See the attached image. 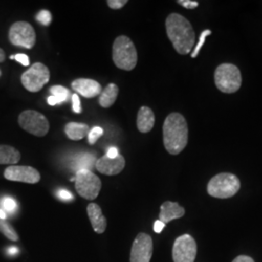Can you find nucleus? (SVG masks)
<instances>
[{"label":"nucleus","instance_id":"1","mask_svg":"<svg viewBox=\"0 0 262 262\" xmlns=\"http://www.w3.org/2000/svg\"><path fill=\"white\" fill-rule=\"evenodd\" d=\"M166 33L180 55L190 53L195 43V33L190 23L180 14H170L165 20Z\"/></svg>","mask_w":262,"mask_h":262},{"label":"nucleus","instance_id":"2","mask_svg":"<svg viewBox=\"0 0 262 262\" xmlns=\"http://www.w3.org/2000/svg\"><path fill=\"white\" fill-rule=\"evenodd\" d=\"M188 126L180 113H171L163 123V143L170 155H179L187 147Z\"/></svg>","mask_w":262,"mask_h":262},{"label":"nucleus","instance_id":"3","mask_svg":"<svg viewBox=\"0 0 262 262\" xmlns=\"http://www.w3.org/2000/svg\"><path fill=\"white\" fill-rule=\"evenodd\" d=\"M112 58L116 66L122 70L131 71L135 68L138 56L130 38L125 35L116 38L113 43Z\"/></svg>","mask_w":262,"mask_h":262},{"label":"nucleus","instance_id":"4","mask_svg":"<svg viewBox=\"0 0 262 262\" xmlns=\"http://www.w3.org/2000/svg\"><path fill=\"white\" fill-rule=\"evenodd\" d=\"M241 187L237 176L231 173H221L210 180L207 191L211 196L226 199L234 196Z\"/></svg>","mask_w":262,"mask_h":262},{"label":"nucleus","instance_id":"5","mask_svg":"<svg viewBox=\"0 0 262 262\" xmlns=\"http://www.w3.org/2000/svg\"><path fill=\"white\" fill-rule=\"evenodd\" d=\"M216 88L225 94H234L242 84V76L239 68L231 63L217 66L215 71Z\"/></svg>","mask_w":262,"mask_h":262},{"label":"nucleus","instance_id":"6","mask_svg":"<svg viewBox=\"0 0 262 262\" xmlns=\"http://www.w3.org/2000/svg\"><path fill=\"white\" fill-rule=\"evenodd\" d=\"M75 187L80 196L94 200L100 192L101 181L92 170H79L76 172Z\"/></svg>","mask_w":262,"mask_h":262},{"label":"nucleus","instance_id":"7","mask_svg":"<svg viewBox=\"0 0 262 262\" xmlns=\"http://www.w3.org/2000/svg\"><path fill=\"white\" fill-rule=\"evenodd\" d=\"M50 70L41 62H35L20 77L21 84L30 93L40 92L50 81Z\"/></svg>","mask_w":262,"mask_h":262},{"label":"nucleus","instance_id":"8","mask_svg":"<svg viewBox=\"0 0 262 262\" xmlns=\"http://www.w3.org/2000/svg\"><path fill=\"white\" fill-rule=\"evenodd\" d=\"M18 122L24 130L37 137L45 136L50 129L47 118L42 113L34 110H26L20 113Z\"/></svg>","mask_w":262,"mask_h":262},{"label":"nucleus","instance_id":"9","mask_svg":"<svg viewBox=\"0 0 262 262\" xmlns=\"http://www.w3.org/2000/svg\"><path fill=\"white\" fill-rule=\"evenodd\" d=\"M9 41L15 46L32 49L36 42L35 30L27 21H17L10 28Z\"/></svg>","mask_w":262,"mask_h":262},{"label":"nucleus","instance_id":"10","mask_svg":"<svg viewBox=\"0 0 262 262\" xmlns=\"http://www.w3.org/2000/svg\"><path fill=\"white\" fill-rule=\"evenodd\" d=\"M196 253V242L190 235H182L175 240L172 251L174 262H194Z\"/></svg>","mask_w":262,"mask_h":262},{"label":"nucleus","instance_id":"11","mask_svg":"<svg viewBox=\"0 0 262 262\" xmlns=\"http://www.w3.org/2000/svg\"><path fill=\"white\" fill-rule=\"evenodd\" d=\"M152 249V240L150 235L139 233L132 244L130 262H150Z\"/></svg>","mask_w":262,"mask_h":262},{"label":"nucleus","instance_id":"12","mask_svg":"<svg viewBox=\"0 0 262 262\" xmlns=\"http://www.w3.org/2000/svg\"><path fill=\"white\" fill-rule=\"evenodd\" d=\"M4 177L13 182H20L26 184H36L40 179V173L31 166L11 165L4 171Z\"/></svg>","mask_w":262,"mask_h":262},{"label":"nucleus","instance_id":"13","mask_svg":"<svg viewBox=\"0 0 262 262\" xmlns=\"http://www.w3.org/2000/svg\"><path fill=\"white\" fill-rule=\"evenodd\" d=\"M125 166V159L122 155H119L115 159H110L106 155L96 160L95 168L101 174L107 176L118 175L122 172Z\"/></svg>","mask_w":262,"mask_h":262},{"label":"nucleus","instance_id":"14","mask_svg":"<svg viewBox=\"0 0 262 262\" xmlns=\"http://www.w3.org/2000/svg\"><path fill=\"white\" fill-rule=\"evenodd\" d=\"M71 86L76 93L85 98L96 97L97 95H100L103 90L101 84L92 79H77L72 82Z\"/></svg>","mask_w":262,"mask_h":262},{"label":"nucleus","instance_id":"15","mask_svg":"<svg viewBox=\"0 0 262 262\" xmlns=\"http://www.w3.org/2000/svg\"><path fill=\"white\" fill-rule=\"evenodd\" d=\"M185 213H186L185 209L180 206L177 202L166 201L160 206L159 221H161L164 224H167L173 220L184 216Z\"/></svg>","mask_w":262,"mask_h":262},{"label":"nucleus","instance_id":"16","mask_svg":"<svg viewBox=\"0 0 262 262\" xmlns=\"http://www.w3.org/2000/svg\"><path fill=\"white\" fill-rule=\"evenodd\" d=\"M86 211L94 231L98 234L103 233L107 226V221L104 216L101 208L95 203H91L86 207Z\"/></svg>","mask_w":262,"mask_h":262},{"label":"nucleus","instance_id":"17","mask_svg":"<svg viewBox=\"0 0 262 262\" xmlns=\"http://www.w3.org/2000/svg\"><path fill=\"white\" fill-rule=\"evenodd\" d=\"M155 122H156V118L152 110L147 106L141 107L140 110L137 114V122H136L138 130L142 133L150 132L155 125Z\"/></svg>","mask_w":262,"mask_h":262},{"label":"nucleus","instance_id":"18","mask_svg":"<svg viewBox=\"0 0 262 262\" xmlns=\"http://www.w3.org/2000/svg\"><path fill=\"white\" fill-rule=\"evenodd\" d=\"M66 136L71 140L78 141L84 139L90 132V126L81 122H69L64 127Z\"/></svg>","mask_w":262,"mask_h":262},{"label":"nucleus","instance_id":"19","mask_svg":"<svg viewBox=\"0 0 262 262\" xmlns=\"http://www.w3.org/2000/svg\"><path fill=\"white\" fill-rule=\"evenodd\" d=\"M119 95V86L116 84H109L99 95V105L103 108H109L116 102Z\"/></svg>","mask_w":262,"mask_h":262},{"label":"nucleus","instance_id":"20","mask_svg":"<svg viewBox=\"0 0 262 262\" xmlns=\"http://www.w3.org/2000/svg\"><path fill=\"white\" fill-rule=\"evenodd\" d=\"M20 159L19 150L12 146L0 145V164L15 165Z\"/></svg>","mask_w":262,"mask_h":262},{"label":"nucleus","instance_id":"21","mask_svg":"<svg viewBox=\"0 0 262 262\" xmlns=\"http://www.w3.org/2000/svg\"><path fill=\"white\" fill-rule=\"evenodd\" d=\"M95 157L92 154H82L78 157V159H76L75 164H74V168L79 171V170H91L93 164L94 162H96ZM76 171V172H77Z\"/></svg>","mask_w":262,"mask_h":262},{"label":"nucleus","instance_id":"22","mask_svg":"<svg viewBox=\"0 0 262 262\" xmlns=\"http://www.w3.org/2000/svg\"><path fill=\"white\" fill-rule=\"evenodd\" d=\"M50 93L52 96H55L56 99L59 101V103H62L68 99V96L70 95L69 90H67L62 85H53L50 89Z\"/></svg>","mask_w":262,"mask_h":262},{"label":"nucleus","instance_id":"23","mask_svg":"<svg viewBox=\"0 0 262 262\" xmlns=\"http://www.w3.org/2000/svg\"><path fill=\"white\" fill-rule=\"evenodd\" d=\"M0 232L4 236H6L11 241L16 242L19 240V236L14 230V228L4 221H0Z\"/></svg>","mask_w":262,"mask_h":262},{"label":"nucleus","instance_id":"24","mask_svg":"<svg viewBox=\"0 0 262 262\" xmlns=\"http://www.w3.org/2000/svg\"><path fill=\"white\" fill-rule=\"evenodd\" d=\"M52 14L48 10H41L37 15H36V19L41 25L49 27L52 24Z\"/></svg>","mask_w":262,"mask_h":262},{"label":"nucleus","instance_id":"25","mask_svg":"<svg viewBox=\"0 0 262 262\" xmlns=\"http://www.w3.org/2000/svg\"><path fill=\"white\" fill-rule=\"evenodd\" d=\"M103 129L101 127L94 126V128H92L90 132H89V134H88L89 143L91 145H94L96 143V141L98 140L103 135Z\"/></svg>","mask_w":262,"mask_h":262},{"label":"nucleus","instance_id":"26","mask_svg":"<svg viewBox=\"0 0 262 262\" xmlns=\"http://www.w3.org/2000/svg\"><path fill=\"white\" fill-rule=\"evenodd\" d=\"M1 205L3 207V209L9 213H14L17 208H18V204L15 201V199H13L12 197H4L2 199Z\"/></svg>","mask_w":262,"mask_h":262},{"label":"nucleus","instance_id":"27","mask_svg":"<svg viewBox=\"0 0 262 262\" xmlns=\"http://www.w3.org/2000/svg\"><path fill=\"white\" fill-rule=\"evenodd\" d=\"M211 33H212V32H211V30H209V29L204 30V31L201 33V35H200V37H199L198 44H197L196 47H195V49L193 50V52H192V54H191V57H192V58L196 57L197 55H198V54H199V52H200V49L202 48V46H203V45H204V43H205V40H206L207 36H209Z\"/></svg>","mask_w":262,"mask_h":262},{"label":"nucleus","instance_id":"28","mask_svg":"<svg viewBox=\"0 0 262 262\" xmlns=\"http://www.w3.org/2000/svg\"><path fill=\"white\" fill-rule=\"evenodd\" d=\"M107 4L111 9H121L127 4V0H108Z\"/></svg>","mask_w":262,"mask_h":262},{"label":"nucleus","instance_id":"29","mask_svg":"<svg viewBox=\"0 0 262 262\" xmlns=\"http://www.w3.org/2000/svg\"><path fill=\"white\" fill-rule=\"evenodd\" d=\"M57 197L60 199V200H63V201H71L74 199L73 194L67 190V189H59L57 191Z\"/></svg>","mask_w":262,"mask_h":262},{"label":"nucleus","instance_id":"30","mask_svg":"<svg viewBox=\"0 0 262 262\" xmlns=\"http://www.w3.org/2000/svg\"><path fill=\"white\" fill-rule=\"evenodd\" d=\"M72 108H73V111L77 114L82 113V106L80 102V98L77 94L72 95Z\"/></svg>","mask_w":262,"mask_h":262},{"label":"nucleus","instance_id":"31","mask_svg":"<svg viewBox=\"0 0 262 262\" xmlns=\"http://www.w3.org/2000/svg\"><path fill=\"white\" fill-rule=\"evenodd\" d=\"M180 5L187 9H194L198 7V2L197 1H192V0H178L177 1Z\"/></svg>","mask_w":262,"mask_h":262},{"label":"nucleus","instance_id":"32","mask_svg":"<svg viewBox=\"0 0 262 262\" xmlns=\"http://www.w3.org/2000/svg\"><path fill=\"white\" fill-rule=\"evenodd\" d=\"M15 59L24 66H29V57L25 54H18L15 56Z\"/></svg>","mask_w":262,"mask_h":262},{"label":"nucleus","instance_id":"33","mask_svg":"<svg viewBox=\"0 0 262 262\" xmlns=\"http://www.w3.org/2000/svg\"><path fill=\"white\" fill-rule=\"evenodd\" d=\"M119 155H120V154H119V150H118V149H117L116 147L109 148V149L107 150V152H106V156H107L108 158H110V159H115V158H117Z\"/></svg>","mask_w":262,"mask_h":262},{"label":"nucleus","instance_id":"34","mask_svg":"<svg viewBox=\"0 0 262 262\" xmlns=\"http://www.w3.org/2000/svg\"><path fill=\"white\" fill-rule=\"evenodd\" d=\"M165 227V224L164 223H162L161 221H157L156 223H155V225H154V230H155V232L156 233H161V231L163 230V228Z\"/></svg>","mask_w":262,"mask_h":262},{"label":"nucleus","instance_id":"35","mask_svg":"<svg viewBox=\"0 0 262 262\" xmlns=\"http://www.w3.org/2000/svg\"><path fill=\"white\" fill-rule=\"evenodd\" d=\"M232 262H254V260H253L251 256H248V255H239V256H237Z\"/></svg>","mask_w":262,"mask_h":262},{"label":"nucleus","instance_id":"36","mask_svg":"<svg viewBox=\"0 0 262 262\" xmlns=\"http://www.w3.org/2000/svg\"><path fill=\"white\" fill-rule=\"evenodd\" d=\"M48 104L49 105H51V106H55V105H57V104H60L59 103V101L56 99V97L55 96H49L48 97Z\"/></svg>","mask_w":262,"mask_h":262},{"label":"nucleus","instance_id":"37","mask_svg":"<svg viewBox=\"0 0 262 262\" xmlns=\"http://www.w3.org/2000/svg\"><path fill=\"white\" fill-rule=\"evenodd\" d=\"M18 253H19V249L16 248V247H12V248L8 249V253L9 254H17Z\"/></svg>","mask_w":262,"mask_h":262},{"label":"nucleus","instance_id":"38","mask_svg":"<svg viewBox=\"0 0 262 262\" xmlns=\"http://www.w3.org/2000/svg\"><path fill=\"white\" fill-rule=\"evenodd\" d=\"M4 60H5V53H4V51L0 48V63L3 62Z\"/></svg>","mask_w":262,"mask_h":262},{"label":"nucleus","instance_id":"39","mask_svg":"<svg viewBox=\"0 0 262 262\" xmlns=\"http://www.w3.org/2000/svg\"><path fill=\"white\" fill-rule=\"evenodd\" d=\"M6 216H7V215H6V213H5L3 210H1V209H0V220H2V221H3V220H5V219H6Z\"/></svg>","mask_w":262,"mask_h":262},{"label":"nucleus","instance_id":"40","mask_svg":"<svg viewBox=\"0 0 262 262\" xmlns=\"http://www.w3.org/2000/svg\"><path fill=\"white\" fill-rule=\"evenodd\" d=\"M10 59H15V56H10Z\"/></svg>","mask_w":262,"mask_h":262}]
</instances>
